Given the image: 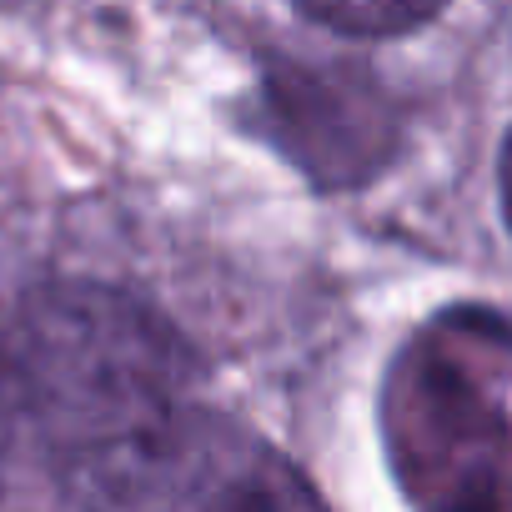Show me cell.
Here are the masks:
<instances>
[{
  "label": "cell",
  "mask_w": 512,
  "mask_h": 512,
  "mask_svg": "<svg viewBox=\"0 0 512 512\" xmlns=\"http://www.w3.org/2000/svg\"><path fill=\"white\" fill-rule=\"evenodd\" d=\"M392 447L407 487L427 502H492L507 452L502 417L452 352L427 337L392 382Z\"/></svg>",
  "instance_id": "3957f363"
},
{
  "label": "cell",
  "mask_w": 512,
  "mask_h": 512,
  "mask_svg": "<svg viewBox=\"0 0 512 512\" xmlns=\"http://www.w3.org/2000/svg\"><path fill=\"white\" fill-rule=\"evenodd\" d=\"M181 377L166 322L106 287L36 292L0 342V407L31 417L66 467L166 412Z\"/></svg>",
  "instance_id": "6da1fadb"
},
{
  "label": "cell",
  "mask_w": 512,
  "mask_h": 512,
  "mask_svg": "<svg viewBox=\"0 0 512 512\" xmlns=\"http://www.w3.org/2000/svg\"><path fill=\"white\" fill-rule=\"evenodd\" d=\"M297 6L347 36H402L422 21H432L447 0H297Z\"/></svg>",
  "instance_id": "5b68a950"
},
{
  "label": "cell",
  "mask_w": 512,
  "mask_h": 512,
  "mask_svg": "<svg viewBox=\"0 0 512 512\" xmlns=\"http://www.w3.org/2000/svg\"><path fill=\"white\" fill-rule=\"evenodd\" d=\"M267 136L317 181V186H357L367 181L392 141V106L377 96L372 81L352 76L347 66H272L262 81Z\"/></svg>",
  "instance_id": "277c9868"
},
{
  "label": "cell",
  "mask_w": 512,
  "mask_h": 512,
  "mask_svg": "<svg viewBox=\"0 0 512 512\" xmlns=\"http://www.w3.org/2000/svg\"><path fill=\"white\" fill-rule=\"evenodd\" d=\"M81 502L116 507H307L312 487L236 427L166 407L126 437L71 462Z\"/></svg>",
  "instance_id": "7a4b0ae2"
},
{
  "label": "cell",
  "mask_w": 512,
  "mask_h": 512,
  "mask_svg": "<svg viewBox=\"0 0 512 512\" xmlns=\"http://www.w3.org/2000/svg\"><path fill=\"white\" fill-rule=\"evenodd\" d=\"M502 211H507V226H512V136L502 146Z\"/></svg>",
  "instance_id": "8992f818"
}]
</instances>
